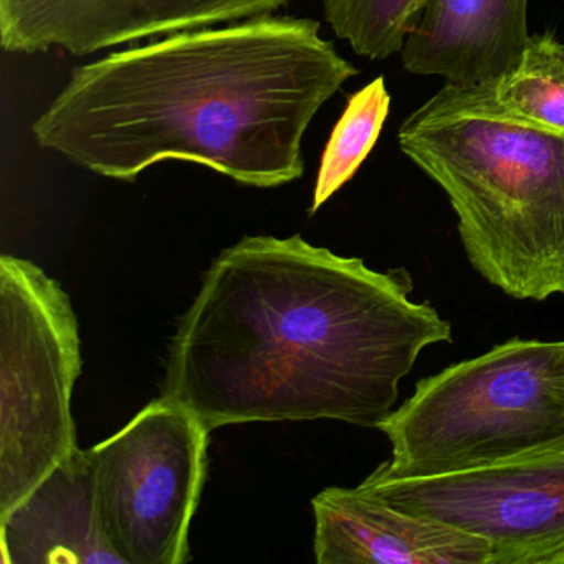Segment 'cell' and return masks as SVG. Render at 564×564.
I'll list each match as a JSON object with an SVG mask.
<instances>
[{"mask_svg":"<svg viewBox=\"0 0 564 564\" xmlns=\"http://www.w3.org/2000/svg\"><path fill=\"white\" fill-rule=\"evenodd\" d=\"M564 341L511 338L415 382L379 424L389 474L424 477L564 442Z\"/></svg>","mask_w":564,"mask_h":564,"instance_id":"4","label":"cell"},{"mask_svg":"<svg viewBox=\"0 0 564 564\" xmlns=\"http://www.w3.org/2000/svg\"><path fill=\"white\" fill-rule=\"evenodd\" d=\"M389 105L391 95L384 77L376 78L349 98L323 151L310 216L318 213L319 207L351 181L365 163L384 127Z\"/></svg>","mask_w":564,"mask_h":564,"instance_id":"13","label":"cell"},{"mask_svg":"<svg viewBox=\"0 0 564 564\" xmlns=\"http://www.w3.org/2000/svg\"><path fill=\"white\" fill-rule=\"evenodd\" d=\"M70 299L29 260L0 259V517L77 451L72 392L80 378Z\"/></svg>","mask_w":564,"mask_h":564,"instance_id":"5","label":"cell"},{"mask_svg":"<svg viewBox=\"0 0 564 564\" xmlns=\"http://www.w3.org/2000/svg\"><path fill=\"white\" fill-rule=\"evenodd\" d=\"M289 0H0L11 54L62 48L87 57L115 45L272 15Z\"/></svg>","mask_w":564,"mask_h":564,"instance_id":"8","label":"cell"},{"mask_svg":"<svg viewBox=\"0 0 564 564\" xmlns=\"http://www.w3.org/2000/svg\"><path fill=\"white\" fill-rule=\"evenodd\" d=\"M0 541L4 564H120L101 534L90 452L78 447L0 517Z\"/></svg>","mask_w":564,"mask_h":564,"instance_id":"11","label":"cell"},{"mask_svg":"<svg viewBox=\"0 0 564 564\" xmlns=\"http://www.w3.org/2000/svg\"><path fill=\"white\" fill-rule=\"evenodd\" d=\"M422 0H325V15L336 37L369 61L401 54Z\"/></svg>","mask_w":564,"mask_h":564,"instance_id":"14","label":"cell"},{"mask_svg":"<svg viewBox=\"0 0 564 564\" xmlns=\"http://www.w3.org/2000/svg\"><path fill=\"white\" fill-rule=\"evenodd\" d=\"M319 564H491L488 541L402 510L361 487H329L313 498Z\"/></svg>","mask_w":564,"mask_h":564,"instance_id":"9","label":"cell"},{"mask_svg":"<svg viewBox=\"0 0 564 564\" xmlns=\"http://www.w3.org/2000/svg\"><path fill=\"white\" fill-rule=\"evenodd\" d=\"M408 270L290 239L246 237L207 272L171 343L164 394L207 431L333 419L375 427L452 326L411 299Z\"/></svg>","mask_w":564,"mask_h":564,"instance_id":"1","label":"cell"},{"mask_svg":"<svg viewBox=\"0 0 564 564\" xmlns=\"http://www.w3.org/2000/svg\"><path fill=\"white\" fill-rule=\"evenodd\" d=\"M448 197L468 262L514 300L564 296V131L505 110L490 80L445 84L399 128Z\"/></svg>","mask_w":564,"mask_h":564,"instance_id":"3","label":"cell"},{"mask_svg":"<svg viewBox=\"0 0 564 564\" xmlns=\"http://www.w3.org/2000/svg\"><path fill=\"white\" fill-rule=\"evenodd\" d=\"M490 84L505 110L564 131V45L550 32L530 35L517 67Z\"/></svg>","mask_w":564,"mask_h":564,"instance_id":"12","label":"cell"},{"mask_svg":"<svg viewBox=\"0 0 564 564\" xmlns=\"http://www.w3.org/2000/svg\"><path fill=\"white\" fill-rule=\"evenodd\" d=\"M209 434L193 411L163 395L88 448L101 534L120 564L191 560Z\"/></svg>","mask_w":564,"mask_h":564,"instance_id":"6","label":"cell"},{"mask_svg":"<svg viewBox=\"0 0 564 564\" xmlns=\"http://www.w3.org/2000/svg\"><path fill=\"white\" fill-rule=\"evenodd\" d=\"M563 341H564V339H563ZM563 368H564V358H563Z\"/></svg>","mask_w":564,"mask_h":564,"instance_id":"15","label":"cell"},{"mask_svg":"<svg viewBox=\"0 0 564 564\" xmlns=\"http://www.w3.org/2000/svg\"><path fill=\"white\" fill-rule=\"evenodd\" d=\"M356 75L318 22L263 15L75 68L32 134L110 180L131 183L173 160L279 187L302 177L310 123Z\"/></svg>","mask_w":564,"mask_h":564,"instance_id":"2","label":"cell"},{"mask_svg":"<svg viewBox=\"0 0 564 564\" xmlns=\"http://www.w3.org/2000/svg\"><path fill=\"white\" fill-rule=\"evenodd\" d=\"M359 487L488 541L491 564H564V442L424 477L378 467Z\"/></svg>","mask_w":564,"mask_h":564,"instance_id":"7","label":"cell"},{"mask_svg":"<svg viewBox=\"0 0 564 564\" xmlns=\"http://www.w3.org/2000/svg\"><path fill=\"white\" fill-rule=\"evenodd\" d=\"M528 39V0H422L402 45V67L445 84L477 85L517 67Z\"/></svg>","mask_w":564,"mask_h":564,"instance_id":"10","label":"cell"}]
</instances>
